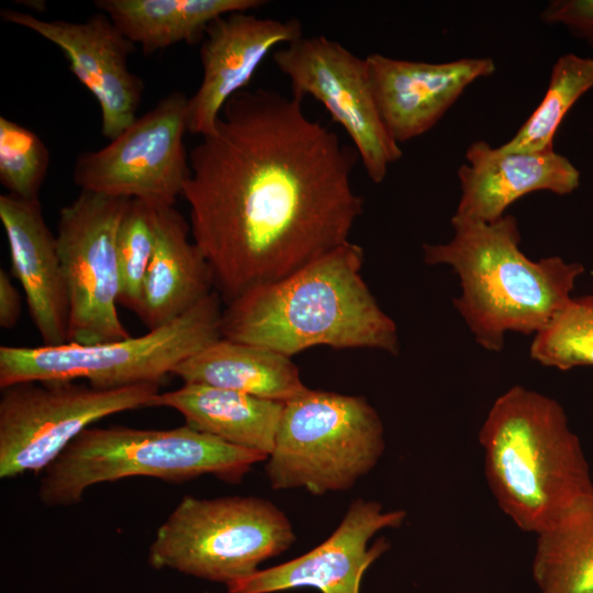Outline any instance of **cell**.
Returning a JSON list of instances; mask_svg holds the SVG:
<instances>
[{"label": "cell", "instance_id": "cell-1", "mask_svg": "<svg viewBox=\"0 0 593 593\" xmlns=\"http://www.w3.org/2000/svg\"><path fill=\"white\" fill-rule=\"evenodd\" d=\"M354 146L310 119L302 100L245 89L189 153L182 197L193 242L225 304L349 240L363 199Z\"/></svg>", "mask_w": 593, "mask_h": 593}, {"label": "cell", "instance_id": "cell-2", "mask_svg": "<svg viewBox=\"0 0 593 593\" xmlns=\"http://www.w3.org/2000/svg\"><path fill=\"white\" fill-rule=\"evenodd\" d=\"M365 254L350 240L277 282L225 304L222 338L292 357L314 346L398 355L395 322L362 278Z\"/></svg>", "mask_w": 593, "mask_h": 593}, {"label": "cell", "instance_id": "cell-3", "mask_svg": "<svg viewBox=\"0 0 593 593\" xmlns=\"http://www.w3.org/2000/svg\"><path fill=\"white\" fill-rule=\"evenodd\" d=\"M447 243L424 244L428 265H447L459 277L454 306L489 351H501L507 332L537 334L572 298L579 262L558 256L539 260L521 249L518 222L505 214L494 222L452 215Z\"/></svg>", "mask_w": 593, "mask_h": 593}, {"label": "cell", "instance_id": "cell-4", "mask_svg": "<svg viewBox=\"0 0 593 593\" xmlns=\"http://www.w3.org/2000/svg\"><path fill=\"white\" fill-rule=\"evenodd\" d=\"M486 482L500 510L523 532L540 534L593 492L590 465L560 403L514 385L479 430Z\"/></svg>", "mask_w": 593, "mask_h": 593}, {"label": "cell", "instance_id": "cell-5", "mask_svg": "<svg viewBox=\"0 0 593 593\" xmlns=\"http://www.w3.org/2000/svg\"><path fill=\"white\" fill-rule=\"evenodd\" d=\"M267 458L188 425L168 429L88 427L43 471L38 496L48 506L72 505L88 488L130 477L181 483L212 474L238 483Z\"/></svg>", "mask_w": 593, "mask_h": 593}, {"label": "cell", "instance_id": "cell-6", "mask_svg": "<svg viewBox=\"0 0 593 593\" xmlns=\"http://www.w3.org/2000/svg\"><path fill=\"white\" fill-rule=\"evenodd\" d=\"M221 296L210 293L191 310L141 336L93 345L0 347V388L25 381L86 380L97 389L158 383L222 337Z\"/></svg>", "mask_w": 593, "mask_h": 593}, {"label": "cell", "instance_id": "cell-7", "mask_svg": "<svg viewBox=\"0 0 593 593\" xmlns=\"http://www.w3.org/2000/svg\"><path fill=\"white\" fill-rule=\"evenodd\" d=\"M384 449L382 421L366 398L307 389L284 403L266 474L275 490L345 491Z\"/></svg>", "mask_w": 593, "mask_h": 593}, {"label": "cell", "instance_id": "cell-8", "mask_svg": "<svg viewBox=\"0 0 593 593\" xmlns=\"http://www.w3.org/2000/svg\"><path fill=\"white\" fill-rule=\"evenodd\" d=\"M295 539L287 515L266 499L188 495L157 529L148 563L227 585L258 571Z\"/></svg>", "mask_w": 593, "mask_h": 593}, {"label": "cell", "instance_id": "cell-9", "mask_svg": "<svg viewBox=\"0 0 593 593\" xmlns=\"http://www.w3.org/2000/svg\"><path fill=\"white\" fill-rule=\"evenodd\" d=\"M158 393V383L105 390L77 381H25L1 389L0 478L44 471L93 423L152 406Z\"/></svg>", "mask_w": 593, "mask_h": 593}, {"label": "cell", "instance_id": "cell-10", "mask_svg": "<svg viewBox=\"0 0 593 593\" xmlns=\"http://www.w3.org/2000/svg\"><path fill=\"white\" fill-rule=\"evenodd\" d=\"M131 199L81 190L59 211L57 249L66 281L68 343L128 338L119 313L118 233Z\"/></svg>", "mask_w": 593, "mask_h": 593}, {"label": "cell", "instance_id": "cell-11", "mask_svg": "<svg viewBox=\"0 0 593 593\" xmlns=\"http://www.w3.org/2000/svg\"><path fill=\"white\" fill-rule=\"evenodd\" d=\"M188 100L182 91H172L108 145L80 153L74 182L103 195L174 206L190 175L184 145Z\"/></svg>", "mask_w": 593, "mask_h": 593}, {"label": "cell", "instance_id": "cell-12", "mask_svg": "<svg viewBox=\"0 0 593 593\" xmlns=\"http://www.w3.org/2000/svg\"><path fill=\"white\" fill-rule=\"evenodd\" d=\"M272 59L292 96L322 103L351 139L371 181L382 182L403 152L382 121L366 58L324 35H302L276 49Z\"/></svg>", "mask_w": 593, "mask_h": 593}, {"label": "cell", "instance_id": "cell-13", "mask_svg": "<svg viewBox=\"0 0 593 593\" xmlns=\"http://www.w3.org/2000/svg\"><path fill=\"white\" fill-rule=\"evenodd\" d=\"M0 15L63 51L71 72L99 103L104 137L115 138L138 118L144 82L127 63L135 44L105 13L100 11L82 22L43 20L12 9Z\"/></svg>", "mask_w": 593, "mask_h": 593}, {"label": "cell", "instance_id": "cell-14", "mask_svg": "<svg viewBox=\"0 0 593 593\" xmlns=\"http://www.w3.org/2000/svg\"><path fill=\"white\" fill-rule=\"evenodd\" d=\"M404 510L384 511L372 500H354L332 535L312 550L284 563L258 570L226 585L227 593H275L312 588L321 593H359L367 569L390 547L371 538L385 528H398Z\"/></svg>", "mask_w": 593, "mask_h": 593}, {"label": "cell", "instance_id": "cell-15", "mask_svg": "<svg viewBox=\"0 0 593 593\" xmlns=\"http://www.w3.org/2000/svg\"><path fill=\"white\" fill-rule=\"evenodd\" d=\"M302 35L296 19L260 18L251 11L213 21L201 42L202 80L188 100V132L211 133L225 103L245 90L269 53Z\"/></svg>", "mask_w": 593, "mask_h": 593}, {"label": "cell", "instance_id": "cell-16", "mask_svg": "<svg viewBox=\"0 0 593 593\" xmlns=\"http://www.w3.org/2000/svg\"><path fill=\"white\" fill-rule=\"evenodd\" d=\"M365 58L380 115L398 144L432 130L471 83L496 68L491 57L427 63L374 53Z\"/></svg>", "mask_w": 593, "mask_h": 593}, {"label": "cell", "instance_id": "cell-17", "mask_svg": "<svg viewBox=\"0 0 593 593\" xmlns=\"http://www.w3.org/2000/svg\"><path fill=\"white\" fill-rule=\"evenodd\" d=\"M465 158L467 163L457 171L460 199L455 215L460 217L494 222L528 193L567 195L580 186V170L555 149L506 152L477 141L467 148Z\"/></svg>", "mask_w": 593, "mask_h": 593}, {"label": "cell", "instance_id": "cell-18", "mask_svg": "<svg viewBox=\"0 0 593 593\" xmlns=\"http://www.w3.org/2000/svg\"><path fill=\"white\" fill-rule=\"evenodd\" d=\"M12 273L21 283L30 317L45 346L68 343L69 301L56 235L40 199L0 195Z\"/></svg>", "mask_w": 593, "mask_h": 593}, {"label": "cell", "instance_id": "cell-19", "mask_svg": "<svg viewBox=\"0 0 593 593\" xmlns=\"http://www.w3.org/2000/svg\"><path fill=\"white\" fill-rule=\"evenodd\" d=\"M156 246L144 282L139 320L154 329L178 318L214 290L213 275L175 206L155 208Z\"/></svg>", "mask_w": 593, "mask_h": 593}, {"label": "cell", "instance_id": "cell-20", "mask_svg": "<svg viewBox=\"0 0 593 593\" xmlns=\"http://www.w3.org/2000/svg\"><path fill=\"white\" fill-rule=\"evenodd\" d=\"M152 406L179 412L186 425L235 446L267 456L275 439L284 403L210 385L183 383L158 393Z\"/></svg>", "mask_w": 593, "mask_h": 593}, {"label": "cell", "instance_id": "cell-21", "mask_svg": "<svg viewBox=\"0 0 593 593\" xmlns=\"http://www.w3.org/2000/svg\"><path fill=\"white\" fill-rule=\"evenodd\" d=\"M172 374L183 383L227 389L283 403L309 389L291 357L222 337L179 363Z\"/></svg>", "mask_w": 593, "mask_h": 593}, {"label": "cell", "instance_id": "cell-22", "mask_svg": "<svg viewBox=\"0 0 593 593\" xmlns=\"http://www.w3.org/2000/svg\"><path fill=\"white\" fill-rule=\"evenodd\" d=\"M261 0H97L118 29L144 54L184 42H202L209 25L237 11H253Z\"/></svg>", "mask_w": 593, "mask_h": 593}, {"label": "cell", "instance_id": "cell-23", "mask_svg": "<svg viewBox=\"0 0 593 593\" xmlns=\"http://www.w3.org/2000/svg\"><path fill=\"white\" fill-rule=\"evenodd\" d=\"M536 537L532 572L539 593H593V492Z\"/></svg>", "mask_w": 593, "mask_h": 593}, {"label": "cell", "instance_id": "cell-24", "mask_svg": "<svg viewBox=\"0 0 593 593\" xmlns=\"http://www.w3.org/2000/svg\"><path fill=\"white\" fill-rule=\"evenodd\" d=\"M593 88V57L567 53L551 67L545 96L533 113L500 148L506 152L538 153L555 149L561 122L579 99Z\"/></svg>", "mask_w": 593, "mask_h": 593}, {"label": "cell", "instance_id": "cell-25", "mask_svg": "<svg viewBox=\"0 0 593 593\" xmlns=\"http://www.w3.org/2000/svg\"><path fill=\"white\" fill-rule=\"evenodd\" d=\"M538 363L569 370L593 366V294L571 298L530 344Z\"/></svg>", "mask_w": 593, "mask_h": 593}, {"label": "cell", "instance_id": "cell-26", "mask_svg": "<svg viewBox=\"0 0 593 593\" xmlns=\"http://www.w3.org/2000/svg\"><path fill=\"white\" fill-rule=\"evenodd\" d=\"M155 246V208L141 200H131L119 228L116 248L120 271L119 304L135 314L141 305Z\"/></svg>", "mask_w": 593, "mask_h": 593}, {"label": "cell", "instance_id": "cell-27", "mask_svg": "<svg viewBox=\"0 0 593 593\" xmlns=\"http://www.w3.org/2000/svg\"><path fill=\"white\" fill-rule=\"evenodd\" d=\"M49 167V152L30 128L0 116V182L22 199H38Z\"/></svg>", "mask_w": 593, "mask_h": 593}, {"label": "cell", "instance_id": "cell-28", "mask_svg": "<svg viewBox=\"0 0 593 593\" xmlns=\"http://www.w3.org/2000/svg\"><path fill=\"white\" fill-rule=\"evenodd\" d=\"M542 22L562 25L593 47V0H552L540 13Z\"/></svg>", "mask_w": 593, "mask_h": 593}, {"label": "cell", "instance_id": "cell-29", "mask_svg": "<svg viewBox=\"0 0 593 593\" xmlns=\"http://www.w3.org/2000/svg\"><path fill=\"white\" fill-rule=\"evenodd\" d=\"M21 296L9 275L0 270V326L10 329L21 315Z\"/></svg>", "mask_w": 593, "mask_h": 593}]
</instances>
